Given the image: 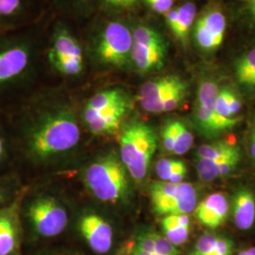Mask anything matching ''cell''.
<instances>
[{
	"label": "cell",
	"instance_id": "1",
	"mask_svg": "<svg viewBox=\"0 0 255 255\" xmlns=\"http://www.w3.org/2000/svg\"><path fill=\"white\" fill-rule=\"evenodd\" d=\"M7 119L16 164L56 163L71 154L82 138L79 112L64 96L36 94Z\"/></svg>",
	"mask_w": 255,
	"mask_h": 255
},
{
	"label": "cell",
	"instance_id": "2",
	"mask_svg": "<svg viewBox=\"0 0 255 255\" xmlns=\"http://www.w3.org/2000/svg\"><path fill=\"white\" fill-rule=\"evenodd\" d=\"M53 12L37 24L0 31V115L8 117L33 96L45 64L46 35Z\"/></svg>",
	"mask_w": 255,
	"mask_h": 255
},
{
	"label": "cell",
	"instance_id": "3",
	"mask_svg": "<svg viewBox=\"0 0 255 255\" xmlns=\"http://www.w3.org/2000/svg\"><path fill=\"white\" fill-rule=\"evenodd\" d=\"M122 12L99 11L82 34L89 67L105 71L131 69L133 24Z\"/></svg>",
	"mask_w": 255,
	"mask_h": 255
},
{
	"label": "cell",
	"instance_id": "4",
	"mask_svg": "<svg viewBox=\"0 0 255 255\" xmlns=\"http://www.w3.org/2000/svg\"><path fill=\"white\" fill-rule=\"evenodd\" d=\"M45 64L53 73L67 81L82 79L89 68L79 27L54 14L46 35Z\"/></svg>",
	"mask_w": 255,
	"mask_h": 255
},
{
	"label": "cell",
	"instance_id": "5",
	"mask_svg": "<svg viewBox=\"0 0 255 255\" xmlns=\"http://www.w3.org/2000/svg\"><path fill=\"white\" fill-rule=\"evenodd\" d=\"M20 216L25 242L59 237L69 223V211L61 199L48 193L28 194L26 188L20 202Z\"/></svg>",
	"mask_w": 255,
	"mask_h": 255
},
{
	"label": "cell",
	"instance_id": "6",
	"mask_svg": "<svg viewBox=\"0 0 255 255\" xmlns=\"http://www.w3.org/2000/svg\"><path fill=\"white\" fill-rule=\"evenodd\" d=\"M82 178L87 190L101 202L119 205L129 197L130 176L114 151L100 155L89 163Z\"/></svg>",
	"mask_w": 255,
	"mask_h": 255
},
{
	"label": "cell",
	"instance_id": "7",
	"mask_svg": "<svg viewBox=\"0 0 255 255\" xmlns=\"http://www.w3.org/2000/svg\"><path fill=\"white\" fill-rule=\"evenodd\" d=\"M157 148L154 128L140 120L124 123L119 131V156L131 179H146Z\"/></svg>",
	"mask_w": 255,
	"mask_h": 255
},
{
	"label": "cell",
	"instance_id": "8",
	"mask_svg": "<svg viewBox=\"0 0 255 255\" xmlns=\"http://www.w3.org/2000/svg\"><path fill=\"white\" fill-rule=\"evenodd\" d=\"M168 53V44L163 33L156 27L138 23L133 25L131 69L140 75L161 70Z\"/></svg>",
	"mask_w": 255,
	"mask_h": 255
},
{
	"label": "cell",
	"instance_id": "9",
	"mask_svg": "<svg viewBox=\"0 0 255 255\" xmlns=\"http://www.w3.org/2000/svg\"><path fill=\"white\" fill-rule=\"evenodd\" d=\"M187 83L177 75H165L145 82L137 95L141 108L150 114L178 109L187 94Z\"/></svg>",
	"mask_w": 255,
	"mask_h": 255
},
{
	"label": "cell",
	"instance_id": "10",
	"mask_svg": "<svg viewBox=\"0 0 255 255\" xmlns=\"http://www.w3.org/2000/svg\"><path fill=\"white\" fill-rule=\"evenodd\" d=\"M149 192L152 208L158 216L189 215L197 206V191L188 182H154Z\"/></svg>",
	"mask_w": 255,
	"mask_h": 255
},
{
	"label": "cell",
	"instance_id": "11",
	"mask_svg": "<svg viewBox=\"0 0 255 255\" xmlns=\"http://www.w3.org/2000/svg\"><path fill=\"white\" fill-rule=\"evenodd\" d=\"M50 11L44 0H0V31L37 24Z\"/></svg>",
	"mask_w": 255,
	"mask_h": 255
},
{
	"label": "cell",
	"instance_id": "12",
	"mask_svg": "<svg viewBox=\"0 0 255 255\" xmlns=\"http://www.w3.org/2000/svg\"><path fill=\"white\" fill-rule=\"evenodd\" d=\"M80 236L94 254L105 255L115 246L116 233L109 219L96 211H84L78 219Z\"/></svg>",
	"mask_w": 255,
	"mask_h": 255
},
{
	"label": "cell",
	"instance_id": "13",
	"mask_svg": "<svg viewBox=\"0 0 255 255\" xmlns=\"http://www.w3.org/2000/svg\"><path fill=\"white\" fill-rule=\"evenodd\" d=\"M132 107V100L119 102L118 104L94 113H80V120L83 126L93 135H113L120 131L125 119Z\"/></svg>",
	"mask_w": 255,
	"mask_h": 255
},
{
	"label": "cell",
	"instance_id": "14",
	"mask_svg": "<svg viewBox=\"0 0 255 255\" xmlns=\"http://www.w3.org/2000/svg\"><path fill=\"white\" fill-rule=\"evenodd\" d=\"M23 191L15 201L0 209V255H22L25 237L20 202Z\"/></svg>",
	"mask_w": 255,
	"mask_h": 255
},
{
	"label": "cell",
	"instance_id": "15",
	"mask_svg": "<svg viewBox=\"0 0 255 255\" xmlns=\"http://www.w3.org/2000/svg\"><path fill=\"white\" fill-rule=\"evenodd\" d=\"M226 17L219 9H211L197 20L194 37L197 46L205 51H214L223 43Z\"/></svg>",
	"mask_w": 255,
	"mask_h": 255
},
{
	"label": "cell",
	"instance_id": "16",
	"mask_svg": "<svg viewBox=\"0 0 255 255\" xmlns=\"http://www.w3.org/2000/svg\"><path fill=\"white\" fill-rule=\"evenodd\" d=\"M100 0H50L53 14L72 22L76 26H85L98 12Z\"/></svg>",
	"mask_w": 255,
	"mask_h": 255
},
{
	"label": "cell",
	"instance_id": "17",
	"mask_svg": "<svg viewBox=\"0 0 255 255\" xmlns=\"http://www.w3.org/2000/svg\"><path fill=\"white\" fill-rule=\"evenodd\" d=\"M195 213L202 225L210 229L219 228L228 217V201L223 194H212L197 206Z\"/></svg>",
	"mask_w": 255,
	"mask_h": 255
},
{
	"label": "cell",
	"instance_id": "18",
	"mask_svg": "<svg viewBox=\"0 0 255 255\" xmlns=\"http://www.w3.org/2000/svg\"><path fill=\"white\" fill-rule=\"evenodd\" d=\"M197 14V8L192 2H185L180 7L170 9L164 14L165 24L177 41L185 45Z\"/></svg>",
	"mask_w": 255,
	"mask_h": 255
},
{
	"label": "cell",
	"instance_id": "19",
	"mask_svg": "<svg viewBox=\"0 0 255 255\" xmlns=\"http://www.w3.org/2000/svg\"><path fill=\"white\" fill-rule=\"evenodd\" d=\"M131 99L128 92L120 86H111L96 92L82 105L80 113H94Z\"/></svg>",
	"mask_w": 255,
	"mask_h": 255
},
{
	"label": "cell",
	"instance_id": "20",
	"mask_svg": "<svg viewBox=\"0 0 255 255\" xmlns=\"http://www.w3.org/2000/svg\"><path fill=\"white\" fill-rule=\"evenodd\" d=\"M239 161L240 153L218 160H199L197 170L201 180L212 182L233 172L237 168Z\"/></svg>",
	"mask_w": 255,
	"mask_h": 255
},
{
	"label": "cell",
	"instance_id": "21",
	"mask_svg": "<svg viewBox=\"0 0 255 255\" xmlns=\"http://www.w3.org/2000/svg\"><path fill=\"white\" fill-rule=\"evenodd\" d=\"M234 219L240 231H247L253 227L255 220V198L252 192H237L234 200Z\"/></svg>",
	"mask_w": 255,
	"mask_h": 255
},
{
	"label": "cell",
	"instance_id": "22",
	"mask_svg": "<svg viewBox=\"0 0 255 255\" xmlns=\"http://www.w3.org/2000/svg\"><path fill=\"white\" fill-rule=\"evenodd\" d=\"M161 227L163 236L175 246H181L190 235V218L188 215H168L162 219Z\"/></svg>",
	"mask_w": 255,
	"mask_h": 255
},
{
	"label": "cell",
	"instance_id": "23",
	"mask_svg": "<svg viewBox=\"0 0 255 255\" xmlns=\"http://www.w3.org/2000/svg\"><path fill=\"white\" fill-rule=\"evenodd\" d=\"M16 165L13 137L7 117L0 115V174L11 173Z\"/></svg>",
	"mask_w": 255,
	"mask_h": 255
},
{
	"label": "cell",
	"instance_id": "24",
	"mask_svg": "<svg viewBox=\"0 0 255 255\" xmlns=\"http://www.w3.org/2000/svg\"><path fill=\"white\" fill-rule=\"evenodd\" d=\"M234 242L227 237L212 234L201 236L192 250L190 255H218L233 254Z\"/></svg>",
	"mask_w": 255,
	"mask_h": 255
},
{
	"label": "cell",
	"instance_id": "25",
	"mask_svg": "<svg viewBox=\"0 0 255 255\" xmlns=\"http://www.w3.org/2000/svg\"><path fill=\"white\" fill-rule=\"evenodd\" d=\"M24 190L15 172L0 174V209L15 201Z\"/></svg>",
	"mask_w": 255,
	"mask_h": 255
},
{
	"label": "cell",
	"instance_id": "26",
	"mask_svg": "<svg viewBox=\"0 0 255 255\" xmlns=\"http://www.w3.org/2000/svg\"><path fill=\"white\" fill-rule=\"evenodd\" d=\"M238 153H240V151L236 145L227 141H219L200 146L197 156L199 160H218Z\"/></svg>",
	"mask_w": 255,
	"mask_h": 255
},
{
	"label": "cell",
	"instance_id": "27",
	"mask_svg": "<svg viewBox=\"0 0 255 255\" xmlns=\"http://www.w3.org/2000/svg\"><path fill=\"white\" fill-rule=\"evenodd\" d=\"M238 82L246 86H255V48L244 55L236 66Z\"/></svg>",
	"mask_w": 255,
	"mask_h": 255
},
{
	"label": "cell",
	"instance_id": "28",
	"mask_svg": "<svg viewBox=\"0 0 255 255\" xmlns=\"http://www.w3.org/2000/svg\"><path fill=\"white\" fill-rule=\"evenodd\" d=\"M175 128V145L173 154H185L193 146L194 137L190 130L180 120H174Z\"/></svg>",
	"mask_w": 255,
	"mask_h": 255
},
{
	"label": "cell",
	"instance_id": "29",
	"mask_svg": "<svg viewBox=\"0 0 255 255\" xmlns=\"http://www.w3.org/2000/svg\"><path fill=\"white\" fill-rule=\"evenodd\" d=\"M184 168H187V167L181 160L168 159V158L159 160L155 165L156 174L162 182H167L171 177V175Z\"/></svg>",
	"mask_w": 255,
	"mask_h": 255
},
{
	"label": "cell",
	"instance_id": "30",
	"mask_svg": "<svg viewBox=\"0 0 255 255\" xmlns=\"http://www.w3.org/2000/svg\"><path fill=\"white\" fill-rule=\"evenodd\" d=\"M155 255H179L177 248L163 234L152 231Z\"/></svg>",
	"mask_w": 255,
	"mask_h": 255
},
{
	"label": "cell",
	"instance_id": "31",
	"mask_svg": "<svg viewBox=\"0 0 255 255\" xmlns=\"http://www.w3.org/2000/svg\"><path fill=\"white\" fill-rule=\"evenodd\" d=\"M216 112L219 114L220 117L224 119H235L232 117L228 103V89L223 88L219 90V96L216 101Z\"/></svg>",
	"mask_w": 255,
	"mask_h": 255
},
{
	"label": "cell",
	"instance_id": "32",
	"mask_svg": "<svg viewBox=\"0 0 255 255\" xmlns=\"http://www.w3.org/2000/svg\"><path fill=\"white\" fill-rule=\"evenodd\" d=\"M162 141L164 150L172 153L175 145V128L174 120H169L165 123L162 131Z\"/></svg>",
	"mask_w": 255,
	"mask_h": 255
},
{
	"label": "cell",
	"instance_id": "33",
	"mask_svg": "<svg viewBox=\"0 0 255 255\" xmlns=\"http://www.w3.org/2000/svg\"><path fill=\"white\" fill-rule=\"evenodd\" d=\"M146 6L155 13L164 15L174 8L176 0H143Z\"/></svg>",
	"mask_w": 255,
	"mask_h": 255
},
{
	"label": "cell",
	"instance_id": "34",
	"mask_svg": "<svg viewBox=\"0 0 255 255\" xmlns=\"http://www.w3.org/2000/svg\"><path fill=\"white\" fill-rule=\"evenodd\" d=\"M228 103L230 112L233 118H235L241 110V102L237 95L228 89Z\"/></svg>",
	"mask_w": 255,
	"mask_h": 255
},
{
	"label": "cell",
	"instance_id": "35",
	"mask_svg": "<svg viewBox=\"0 0 255 255\" xmlns=\"http://www.w3.org/2000/svg\"><path fill=\"white\" fill-rule=\"evenodd\" d=\"M132 244H133V240L132 241H128L125 244H123L122 246L119 248L117 251V253L114 255H131V249H132Z\"/></svg>",
	"mask_w": 255,
	"mask_h": 255
},
{
	"label": "cell",
	"instance_id": "36",
	"mask_svg": "<svg viewBox=\"0 0 255 255\" xmlns=\"http://www.w3.org/2000/svg\"><path fill=\"white\" fill-rule=\"evenodd\" d=\"M250 145H251V153L253 157L255 159V127L254 128L252 133H251V138H250Z\"/></svg>",
	"mask_w": 255,
	"mask_h": 255
},
{
	"label": "cell",
	"instance_id": "37",
	"mask_svg": "<svg viewBox=\"0 0 255 255\" xmlns=\"http://www.w3.org/2000/svg\"><path fill=\"white\" fill-rule=\"evenodd\" d=\"M237 255H255V247L240 252Z\"/></svg>",
	"mask_w": 255,
	"mask_h": 255
},
{
	"label": "cell",
	"instance_id": "38",
	"mask_svg": "<svg viewBox=\"0 0 255 255\" xmlns=\"http://www.w3.org/2000/svg\"><path fill=\"white\" fill-rule=\"evenodd\" d=\"M84 255L79 253H59V254H53V255Z\"/></svg>",
	"mask_w": 255,
	"mask_h": 255
},
{
	"label": "cell",
	"instance_id": "39",
	"mask_svg": "<svg viewBox=\"0 0 255 255\" xmlns=\"http://www.w3.org/2000/svg\"><path fill=\"white\" fill-rule=\"evenodd\" d=\"M252 10L255 18V0H252Z\"/></svg>",
	"mask_w": 255,
	"mask_h": 255
},
{
	"label": "cell",
	"instance_id": "40",
	"mask_svg": "<svg viewBox=\"0 0 255 255\" xmlns=\"http://www.w3.org/2000/svg\"><path fill=\"white\" fill-rule=\"evenodd\" d=\"M232 255V254H222V255Z\"/></svg>",
	"mask_w": 255,
	"mask_h": 255
},
{
	"label": "cell",
	"instance_id": "41",
	"mask_svg": "<svg viewBox=\"0 0 255 255\" xmlns=\"http://www.w3.org/2000/svg\"><path fill=\"white\" fill-rule=\"evenodd\" d=\"M44 1H46V2H47L48 4H49V2H50V0H44Z\"/></svg>",
	"mask_w": 255,
	"mask_h": 255
}]
</instances>
